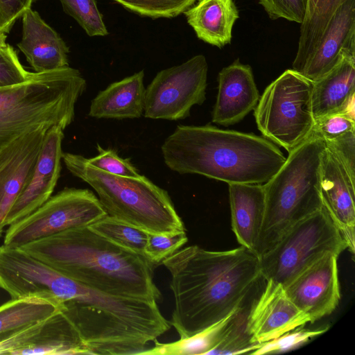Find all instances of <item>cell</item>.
<instances>
[{
    "label": "cell",
    "instance_id": "cell-1",
    "mask_svg": "<svg viewBox=\"0 0 355 355\" xmlns=\"http://www.w3.org/2000/svg\"><path fill=\"white\" fill-rule=\"evenodd\" d=\"M169 271L174 309L170 324L189 337L245 305L262 278L259 259L243 246L211 251L179 249L162 263Z\"/></svg>",
    "mask_w": 355,
    "mask_h": 355
},
{
    "label": "cell",
    "instance_id": "cell-2",
    "mask_svg": "<svg viewBox=\"0 0 355 355\" xmlns=\"http://www.w3.org/2000/svg\"><path fill=\"white\" fill-rule=\"evenodd\" d=\"M64 276L112 295L158 302L155 266L88 226L69 229L19 247Z\"/></svg>",
    "mask_w": 355,
    "mask_h": 355
},
{
    "label": "cell",
    "instance_id": "cell-3",
    "mask_svg": "<svg viewBox=\"0 0 355 355\" xmlns=\"http://www.w3.org/2000/svg\"><path fill=\"white\" fill-rule=\"evenodd\" d=\"M161 149L171 171L227 184H264L286 158L276 144L263 137L210 124L178 125Z\"/></svg>",
    "mask_w": 355,
    "mask_h": 355
},
{
    "label": "cell",
    "instance_id": "cell-4",
    "mask_svg": "<svg viewBox=\"0 0 355 355\" xmlns=\"http://www.w3.org/2000/svg\"><path fill=\"white\" fill-rule=\"evenodd\" d=\"M86 87L80 72L69 66L31 72L22 83L0 87V150L42 125L64 130L73 122L76 103Z\"/></svg>",
    "mask_w": 355,
    "mask_h": 355
},
{
    "label": "cell",
    "instance_id": "cell-5",
    "mask_svg": "<svg viewBox=\"0 0 355 355\" xmlns=\"http://www.w3.org/2000/svg\"><path fill=\"white\" fill-rule=\"evenodd\" d=\"M325 144L313 132L295 148L277 173L263 184L266 207L255 250H270L295 223L320 209V164Z\"/></svg>",
    "mask_w": 355,
    "mask_h": 355
},
{
    "label": "cell",
    "instance_id": "cell-6",
    "mask_svg": "<svg viewBox=\"0 0 355 355\" xmlns=\"http://www.w3.org/2000/svg\"><path fill=\"white\" fill-rule=\"evenodd\" d=\"M68 171L96 191L107 215L148 233L173 234L185 231L168 192L146 176L111 175L88 163L83 155L63 153Z\"/></svg>",
    "mask_w": 355,
    "mask_h": 355
},
{
    "label": "cell",
    "instance_id": "cell-7",
    "mask_svg": "<svg viewBox=\"0 0 355 355\" xmlns=\"http://www.w3.org/2000/svg\"><path fill=\"white\" fill-rule=\"evenodd\" d=\"M346 249L345 239L322 206L292 226L259 257L261 275L284 287L325 254L339 256Z\"/></svg>",
    "mask_w": 355,
    "mask_h": 355
},
{
    "label": "cell",
    "instance_id": "cell-8",
    "mask_svg": "<svg viewBox=\"0 0 355 355\" xmlns=\"http://www.w3.org/2000/svg\"><path fill=\"white\" fill-rule=\"evenodd\" d=\"M312 87L313 81L292 69L265 89L254 110L263 137L290 152L311 135Z\"/></svg>",
    "mask_w": 355,
    "mask_h": 355
},
{
    "label": "cell",
    "instance_id": "cell-9",
    "mask_svg": "<svg viewBox=\"0 0 355 355\" xmlns=\"http://www.w3.org/2000/svg\"><path fill=\"white\" fill-rule=\"evenodd\" d=\"M106 215L91 190L65 188L33 213L10 225L3 244L21 247L69 229L89 226Z\"/></svg>",
    "mask_w": 355,
    "mask_h": 355
},
{
    "label": "cell",
    "instance_id": "cell-10",
    "mask_svg": "<svg viewBox=\"0 0 355 355\" xmlns=\"http://www.w3.org/2000/svg\"><path fill=\"white\" fill-rule=\"evenodd\" d=\"M208 64L203 55L159 71L146 88L144 116L182 120L206 99Z\"/></svg>",
    "mask_w": 355,
    "mask_h": 355
},
{
    "label": "cell",
    "instance_id": "cell-11",
    "mask_svg": "<svg viewBox=\"0 0 355 355\" xmlns=\"http://www.w3.org/2000/svg\"><path fill=\"white\" fill-rule=\"evenodd\" d=\"M338 257L332 252L325 254L284 287L311 323L331 314L339 303Z\"/></svg>",
    "mask_w": 355,
    "mask_h": 355
},
{
    "label": "cell",
    "instance_id": "cell-12",
    "mask_svg": "<svg viewBox=\"0 0 355 355\" xmlns=\"http://www.w3.org/2000/svg\"><path fill=\"white\" fill-rule=\"evenodd\" d=\"M49 128L42 125L0 151V236L11 208L26 185Z\"/></svg>",
    "mask_w": 355,
    "mask_h": 355
},
{
    "label": "cell",
    "instance_id": "cell-13",
    "mask_svg": "<svg viewBox=\"0 0 355 355\" xmlns=\"http://www.w3.org/2000/svg\"><path fill=\"white\" fill-rule=\"evenodd\" d=\"M63 130L58 125L46 130L32 174L8 214L6 226L24 218L51 196L60 176Z\"/></svg>",
    "mask_w": 355,
    "mask_h": 355
},
{
    "label": "cell",
    "instance_id": "cell-14",
    "mask_svg": "<svg viewBox=\"0 0 355 355\" xmlns=\"http://www.w3.org/2000/svg\"><path fill=\"white\" fill-rule=\"evenodd\" d=\"M266 282L265 288L252 301L247 317L246 331L253 343L275 339L310 322L287 296L282 285Z\"/></svg>",
    "mask_w": 355,
    "mask_h": 355
},
{
    "label": "cell",
    "instance_id": "cell-15",
    "mask_svg": "<svg viewBox=\"0 0 355 355\" xmlns=\"http://www.w3.org/2000/svg\"><path fill=\"white\" fill-rule=\"evenodd\" d=\"M354 187L355 181L325 146L320 164L322 201L352 254L354 253L355 233Z\"/></svg>",
    "mask_w": 355,
    "mask_h": 355
},
{
    "label": "cell",
    "instance_id": "cell-16",
    "mask_svg": "<svg viewBox=\"0 0 355 355\" xmlns=\"http://www.w3.org/2000/svg\"><path fill=\"white\" fill-rule=\"evenodd\" d=\"M216 101L212 122L228 126L241 121L254 110L260 98L250 65L236 60L224 67L218 76Z\"/></svg>",
    "mask_w": 355,
    "mask_h": 355
},
{
    "label": "cell",
    "instance_id": "cell-17",
    "mask_svg": "<svg viewBox=\"0 0 355 355\" xmlns=\"http://www.w3.org/2000/svg\"><path fill=\"white\" fill-rule=\"evenodd\" d=\"M355 49H345L338 62L313 82L311 110L314 120L343 112L354 116Z\"/></svg>",
    "mask_w": 355,
    "mask_h": 355
},
{
    "label": "cell",
    "instance_id": "cell-18",
    "mask_svg": "<svg viewBox=\"0 0 355 355\" xmlns=\"http://www.w3.org/2000/svg\"><path fill=\"white\" fill-rule=\"evenodd\" d=\"M345 49H355V0L337 9L315 50L298 72L315 81L329 72Z\"/></svg>",
    "mask_w": 355,
    "mask_h": 355
},
{
    "label": "cell",
    "instance_id": "cell-19",
    "mask_svg": "<svg viewBox=\"0 0 355 355\" xmlns=\"http://www.w3.org/2000/svg\"><path fill=\"white\" fill-rule=\"evenodd\" d=\"M22 37L17 44L36 73L69 66V47L39 13L31 8L22 17Z\"/></svg>",
    "mask_w": 355,
    "mask_h": 355
},
{
    "label": "cell",
    "instance_id": "cell-20",
    "mask_svg": "<svg viewBox=\"0 0 355 355\" xmlns=\"http://www.w3.org/2000/svg\"><path fill=\"white\" fill-rule=\"evenodd\" d=\"M232 230L241 246L255 254L266 207L263 184H228Z\"/></svg>",
    "mask_w": 355,
    "mask_h": 355
},
{
    "label": "cell",
    "instance_id": "cell-21",
    "mask_svg": "<svg viewBox=\"0 0 355 355\" xmlns=\"http://www.w3.org/2000/svg\"><path fill=\"white\" fill-rule=\"evenodd\" d=\"M141 70L112 83L92 101L88 115L96 119H137L144 114L146 88Z\"/></svg>",
    "mask_w": 355,
    "mask_h": 355
},
{
    "label": "cell",
    "instance_id": "cell-22",
    "mask_svg": "<svg viewBox=\"0 0 355 355\" xmlns=\"http://www.w3.org/2000/svg\"><path fill=\"white\" fill-rule=\"evenodd\" d=\"M184 14L197 37L222 48L230 43L232 28L239 18L234 0H196Z\"/></svg>",
    "mask_w": 355,
    "mask_h": 355
},
{
    "label": "cell",
    "instance_id": "cell-23",
    "mask_svg": "<svg viewBox=\"0 0 355 355\" xmlns=\"http://www.w3.org/2000/svg\"><path fill=\"white\" fill-rule=\"evenodd\" d=\"M89 354L79 333L61 311L45 320L34 339L15 355Z\"/></svg>",
    "mask_w": 355,
    "mask_h": 355
},
{
    "label": "cell",
    "instance_id": "cell-24",
    "mask_svg": "<svg viewBox=\"0 0 355 355\" xmlns=\"http://www.w3.org/2000/svg\"><path fill=\"white\" fill-rule=\"evenodd\" d=\"M345 0H308L300 26L298 47L293 69L299 72L318 46L331 18Z\"/></svg>",
    "mask_w": 355,
    "mask_h": 355
},
{
    "label": "cell",
    "instance_id": "cell-25",
    "mask_svg": "<svg viewBox=\"0 0 355 355\" xmlns=\"http://www.w3.org/2000/svg\"><path fill=\"white\" fill-rule=\"evenodd\" d=\"M239 309L221 320L189 337L168 343H159L155 340L153 342L154 346L149 347L142 354H207L224 338L234 322Z\"/></svg>",
    "mask_w": 355,
    "mask_h": 355
},
{
    "label": "cell",
    "instance_id": "cell-26",
    "mask_svg": "<svg viewBox=\"0 0 355 355\" xmlns=\"http://www.w3.org/2000/svg\"><path fill=\"white\" fill-rule=\"evenodd\" d=\"M60 310V306L38 298H11L0 306V340L19 329L46 320Z\"/></svg>",
    "mask_w": 355,
    "mask_h": 355
},
{
    "label": "cell",
    "instance_id": "cell-27",
    "mask_svg": "<svg viewBox=\"0 0 355 355\" xmlns=\"http://www.w3.org/2000/svg\"><path fill=\"white\" fill-rule=\"evenodd\" d=\"M88 227L113 243L145 257L147 232L108 215Z\"/></svg>",
    "mask_w": 355,
    "mask_h": 355
},
{
    "label": "cell",
    "instance_id": "cell-28",
    "mask_svg": "<svg viewBox=\"0 0 355 355\" xmlns=\"http://www.w3.org/2000/svg\"><path fill=\"white\" fill-rule=\"evenodd\" d=\"M249 302L238 309L234 322L224 338L207 354H251L262 343H253L246 331Z\"/></svg>",
    "mask_w": 355,
    "mask_h": 355
},
{
    "label": "cell",
    "instance_id": "cell-29",
    "mask_svg": "<svg viewBox=\"0 0 355 355\" xmlns=\"http://www.w3.org/2000/svg\"><path fill=\"white\" fill-rule=\"evenodd\" d=\"M64 11L90 37L105 36L108 31L95 0H60Z\"/></svg>",
    "mask_w": 355,
    "mask_h": 355
},
{
    "label": "cell",
    "instance_id": "cell-30",
    "mask_svg": "<svg viewBox=\"0 0 355 355\" xmlns=\"http://www.w3.org/2000/svg\"><path fill=\"white\" fill-rule=\"evenodd\" d=\"M139 15L173 18L184 13L196 0H114Z\"/></svg>",
    "mask_w": 355,
    "mask_h": 355
},
{
    "label": "cell",
    "instance_id": "cell-31",
    "mask_svg": "<svg viewBox=\"0 0 355 355\" xmlns=\"http://www.w3.org/2000/svg\"><path fill=\"white\" fill-rule=\"evenodd\" d=\"M187 241L185 231L173 234L148 233L144 254L150 262L157 266Z\"/></svg>",
    "mask_w": 355,
    "mask_h": 355
},
{
    "label": "cell",
    "instance_id": "cell-32",
    "mask_svg": "<svg viewBox=\"0 0 355 355\" xmlns=\"http://www.w3.org/2000/svg\"><path fill=\"white\" fill-rule=\"evenodd\" d=\"M328 329V327L318 329H307L300 327L289 331L278 338L263 343L250 354H265L284 352L295 349Z\"/></svg>",
    "mask_w": 355,
    "mask_h": 355
},
{
    "label": "cell",
    "instance_id": "cell-33",
    "mask_svg": "<svg viewBox=\"0 0 355 355\" xmlns=\"http://www.w3.org/2000/svg\"><path fill=\"white\" fill-rule=\"evenodd\" d=\"M97 150L98 155L87 158L88 163L94 168L122 177L138 178L141 175L130 158L123 159L118 155L115 150L104 149L99 144H97Z\"/></svg>",
    "mask_w": 355,
    "mask_h": 355
},
{
    "label": "cell",
    "instance_id": "cell-34",
    "mask_svg": "<svg viewBox=\"0 0 355 355\" xmlns=\"http://www.w3.org/2000/svg\"><path fill=\"white\" fill-rule=\"evenodd\" d=\"M352 130H355L354 116L343 112L329 114L315 121L313 129L324 143Z\"/></svg>",
    "mask_w": 355,
    "mask_h": 355
},
{
    "label": "cell",
    "instance_id": "cell-35",
    "mask_svg": "<svg viewBox=\"0 0 355 355\" xmlns=\"http://www.w3.org/2000/svg\"><path fill=\"white\" fill-rule=\"evenodd\" d=\"M31 74L21 64L12 46L7 44L0 47V87L22 83Z\"/></svg>",
    "mask_w": 355,
    "mask_h": 355
},
{
    "label": "cell",
    "instance_id": "cell-36",
    "mask_svg": "<svg viewBox=\"0 0 355 355\" xmlns=\"http://www.w3.org/2000/svg\"><path fill=\"white\" fill-rule=\"evenodd\" d=\"M308 0H259L271 19L284 18L302 24L304 19Z\"/></svg>",
    "mask_w": 355,
    "mask_h": 355
},
{
    "label": "cell",
    "instance_id": "cell-37",
    "mask_svg": "<svg viewBox=\"0 0 355 355\" xmlns=\"http://www.w3.org/2000/svg\"><path fill=\"white\" fill-rule=\"evenodd\" d=\"M324 144L355 181V130L348 132Z\"/></svg>",
    "mask_w": 355,
    "mask_h": 355
},
{
    "label": "cell",
    "instance_id": "cell-38",
    "mask_svg": "<svg viewBox=\"0 0 355 355\" xmlns=\"http://www.w3.org/2000/svg\"><path fill=\"white\" fill-rule=\"evenodd\" d=\"M44 321L24 327L1 339L0 354L15 355L17 350L28 345L40 332Z\"/></svg>",
    "mask_w": 355,
    "mask_h": 355
},
{
    "label": "cell",
    "instance_id": "cell-39",
    "mask_svg": "<svg viewBox=\"0 0 355 355\" xmlns=\"http://www.w3.org/2000/svg\"><path fill=\"white\" fill-rule=\"evenodd\" d=\"M37 0H0V8L8 19L15 24Z\"/></svg>",
    "mask_w": 355,
    "mask_h": 355
},
{
    "label": "cell",
    "instance_id": "cell-40",
    "mask_svg": "<svg viewBox=\"0 0 355 355\" xmlns=\"http://www.w3.org/2000/svg\"><path fill=\"white\" fill-rule=\"evenodd\" d=\"M13 26L0 8V33H8Z\"/></svg>",
    "mask_w": 355,
    "mask_h": 355
},
{
    "label": "cell",
    "instance_id": "cell-41",
    "mask_svg": "<svg viewBox=\"0 0 355 355\" xmlns=\"http://www.w3.org/2000/svg\"><path fill=\"white\" fill-rule=\"evenodd\" d=\"M6 38L7 35L6 33H0V47L4 46L7 44Z\"/></svg>",
    "mask_w": 355,
    "mask_h": 355
},
{
    "label": "cell",
    "instance_id": "cell-42",
    "mask_svg": "<svg viewBox=\"0 0 355 355\" xmlns=\"http://www.w3.org/2000/svg\"><path fill=\"white\" fill-rule=\"evenodd\" d=\"M1 151V150H0Z\"/></svg>",
    "mask_w": 355,
    "mask_h": 355
}]
</instances>
